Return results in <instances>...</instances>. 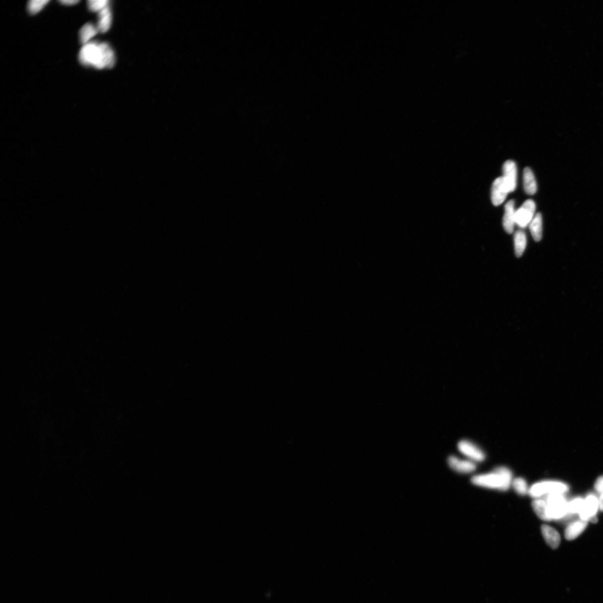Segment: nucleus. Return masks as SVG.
<instances>
[{
  "mask_svg": "<svg viewBox=\"0 0 603 603\" xmlns=\"http://www.w3.org/2000/svg\"><path fill=\"white\" fill-rule=\"evenodd\" d=\"M584 500L581 498H577L568 504V511L571 513H580L582 510Z\"/></svg>",
  "mask_w": 603,
  "mask_h": 603,
  "instance_id": "24",
  "label": "nucleus"
},
{
  "mask_svg": "<svg viewBox=\"0 0 603 603\" xmlns=\"http://www.w3.org/2000/svg\"><path fill=\"white\" fill-rule=\"evenodd\" d=\"M546 501L547 514L550 521L562 519L567 514L568 503L562 494L549 495Z\"/></svg>",
  "mask_w": 603,
  "mask_h": 603,
  "instance_id": "2",
  "label": "nucleus"
},
{
  "mask_svg": "<svg viewBox=\"0 0 603 603\" xmlns=\"http://www.w3.org/2000/svg\"><path fill=\"white\" fill-rule=\"evenodd\" d=\"M48 3V0H31L28 3V12L32 15L38 13Z\"/></svg>",
  "mask_w": 603,
  "mask_h": 603,
  "instance_id": "20",
  "label": "nucleus"
},
{
  "mask_svg": "<svg viewBox=\"0 0 603 603\" xmlns=\"http://www.w3.org/2000/svg\"><path fill=\"white\" fill-rule=\"evenodd\" d=\"M471 483L477 486L505 491L503 479L495 470L491 473L473 477Z\"/></svg>",
  "mask_w": 603,
  "mask_h": 603,
  "instance_id": "4",
  "label": "nucleus"
},
{
  "mask_svg": "<svg viewBox=\"0 0 603 603\" xmlns=\"http://www.w3.org/2000/svg\"><path fill=\"white\" fill-rule=\"evenodd\" d=\"M568 488L564 484L556 482H542L536 483L529 489V493L533 498H540L544 495L562 494Z\"/></svg>",
  "mask_w": 603,
  "mask_h": 603,
  "instance_id": "3",
  "label": "nucleus"
},
{
  "mask_svg": "<svg viewBox=\"0 0 603 603\" xmlns=\"http://www.w3.org/2000/svg\"><path fill=\"white\" fill-rule=\"evenodd\" d=\"M595 489L600 494L603 492V476L597 478L595 484Z\"/></svg>",
  "mask_w": 603,
  "mask_h": 603,
  "instance_id": "25",
  "label": "nucleus"
},
{
  "mask_svg": "<svg viewBox=\"0 0 603 603\" xmlns=\"http://www.w3.org/2000/svg\"><path fill=\"white\" fill-rule=\"evenodd\" d=\"M79 60L85 66L98 69L112 68L116 57L114 51L107 42L90 41L83 46L79 53Z\"/></svg>",
  "mask_w": 603,
  "mask_h": 603,
  "instance_id": "1",
  "label": "nucleus"
},
{
  "mask_svg": "<svg viewBox=\"0 0 603 603\" xmlns=\"http://www.w3.org/2000/svg\"><path fill=\"white\" fill-rule=\"evenodd\" d=\"M536 204L534 201L528 200L515 212V223L521 228H525L534 219Z\"/></svg>",
  "mask_w": 603,
  "mask_h": 603,
  "instance_id": "5",
  "label": "nucleus"
},
{
  "mask_svg": "<svg viewBox=\"0 0 603 603\" xmlns=\"http://www.w3.org/2000/svg\"><path fill=\"white\" fill-rule=\"evenodd\" d=\"M79 2L78 0H62V1L59 2L62 4L65 5H73Z\"/></svg>",
  "mask_w": 603,
  "mask_h": 603,
  "instance_id": "26",
  "label": "nucleus"
},
{
  "mask_svg": "<svg viewBox=\"0 0 603 603\" xmlns=\"http://www.w3.org/2000/svg\"><path fill=\"white\" fill-rule=\"evenodd\" d=\"M588 524V521L582 520L573 522L569 525L565 530V538L569 541L575 539L582 534Z\"/></svg>",
  "mask_w": 603,
  "mask_h": 603,
  "instance_id": "13",
  "label": "nucleus"
},
{
  "mask_svg": "<svg viewBox=\"0 0 603 603\" xmlns=\"http://www.w3.org/2000/svg\"><path fill=\"white\" fill-rule=\"evenodd\" d=\"M541 531L547 545L553 549L557 548L561 542V537L558 532L546 525L542 526Z\"/></svg>",
  "mask_w": 603,
  "mask_h": 603,
  "instance_id": "12",
  "label": "nucleus"
},
{
  "mask_svg": "<svg viewBox=\"0 0 603 603\" xmlns=\"http://www.w3.org/2000/svg\"><path fill=\"white\" fill-rule=\"evenodd\" d=\"M108 0H90L88 7L91 12L99 13L109 5Z\"/></svg>",
  "mask_w": 603,
  "mask_h": 603,
  "instance_id": "21",
  "label": "nucleus"
},
{
  "mask_svg": "<svg viewBox=\"0 0 603 603\" xmlns=\"http://www.w3.org/2000/svg\"><path fill=\"white\" fill-rule=\"evenodd\" d=\"M524 185L528 195H533L537 191V184L534 174L530 168H526L524 171Z\"/></svg>",
  "mask_w": 603,
  "mask_h": 603,
  "instance_id": "15",
  "label": "nucleus"
},
{
  "mask_svg": "<svg viewBox=\"0 0 603 603\" xmlns=\"http://www.w3.org/2000/svg\"><path fill=\"white\" fill-rule=\"evenodd\" d=\"M513 488L516 493L521 495H525L529 493L527 484L524 478H518L514 479L513 482Z\"/></svg>",
  "mask_w": 603,
  "mask_h": 603,
  "instance_id": "22",
  "label": "nucleus"
},
{
  "mask_svg": "<svg viewBox=\"0 0 603 603\" xmlns=\"http://www.w3.org/2000/svg\"><path fill=\"white\" fill-rule=\"evenodd\" d=\"M98 33L99 31L97 26L91 23L85 24L79 31L80 42L83 46L87 44Z\"/></svg>",
  "mask_w": 603,
  "mask_h": 603,
  "instance_id": "16",
  "label": "nucleus"
},
{
  "mask_svg": "<svg viewBox=\"0 0 603 603\" xmlns=\"http://www.w3.org/2000/svg\"><path fill=\"white\" fill-rule=\"evenodd\" d=\"M598 508L599 500L593 495H590L584 500L583 509L579 513L581 519L596 524L597 522L596 513Z\"/></svg>",
  "mask_w": 603,
  "mask_h": 603,
  "instance_id": "6",
  "label": "nucleus"
},
{
  "mask_svg": "<svg viewBox=\"0 0 603 603\" xmlns=\"http://www.w3.org/2000/svg\"><path fill=\"white\" fill-rule=\"evenodd\" d=\"M448 464L451 469L460 473H470L476 469V465L473 462L461 460L454 456L449 457Z\"/></svg>",
  "mask_w": 603,
  "mask_h": 603,
  "instance_id": "10",
  "label": "nucleus"
},
{
  "mask_svg": "<svg viewBox=\"0 0 603 603\" xmlns=\"http://www.w3.org/2000/svg\"><path fill=\"white\" fill-rule=\"evenodd\" d=\"M509 192L508 188L503 177L494 181L492 188V201L494 206L501 204L505 200Z\"/></svg>",
  "mask_w": 603,
  "mask_h": 603,
  "instance_id": "8",
  "label": "nucleus"
},
{
  "mask_svg": "<svg viewBox=\"0 0 603 603\" xmlns=\"http://www.w3.org/2000/svg\"><path fill=\"white\" fill-rule=\"evenodd\" d=\"M458 449L463 455L471 460L483 461L485 459L486 455L484 452L469 441L464 440L460 441Z\"/></svg>",
  "mask_w": 603,
  "mask_h": 603,
  "instance_id": "7",
  "label": "nucleus"
},
{
  "mask_svg": "<svg viewBox=\"0 0 603 603\" xmlns=\"http://www.w3.org/2000/svg\"><path fill=\"white\" fill-rule=\"evenodd\" d=\"M515 211L514 202L510 200L505 204V213L503 220L504 230L508 234L513 232L514 226L515 223Z\"/></svg>",
  "mask_w": 603,
  "mask_h": 603,
  "instance_id": "11",
  "label": "nucleus"
},
{
  "mask_svg": "<svg viewBox=\"0 0 603 603\" xmlns=\"http://www.w3.org/2000/svg\"><path fill=\"white\" fill-rule=\"evenodd\" d=\"M495 470L498 471L502 477L504 482L505 491H507L510 487L511 478H512V475H511L510 470L505 467H499Z\"/></svg>",
  "mask_w": 603,
  "mask_h": 603,
  "instance_id": "23",
  "label": "nucleus"
},
{
  "mask_svg": "<svg viewBox=\"0 0 603 603\" xmlns=\"http://www.w3.org/2000/svg\"><path fill=\"white\" fill-rule=\"evenodd\" d=\"M530 229L535 241H540L542 236V218L540 213L535 214L530 223Z\"/></svg>",
  "mask_w": 603,
  "mask_h": 603,
  "instance_id": "17",
  "label": "nucleus"
},
{
  "mask_svg": "<svg viewBox=\"0 0 603 603\" xmlns=\"http://www.w3.org/2000/svg\"><path fill=\"white\" fill-rule=\"evenodd\" d=\"M98 18L97 28L100 33H105L110 29L112 24V13L109 5L99 13Z\"/></svg>",
  "mask_w": 603,
  "mask_h": 603,
  "instance_id": "14",
  "label": "nucleus"
},
{
  "mask_svg": "<svg viewBox=\"0 0 603 603\" xmlns=\"http://www.w3.org/2000/svg\"><path fill=\"white\" fill-rule=\"evenodd\" d=\"M503 179L507 184L509 192H513L516 186V167L512 160H507L503 167Z\"/></svg>",
  "mask_w": 603,
  "mask_h": 603,
  "instance_id": "9",
  "label": "nucleus"
},
{
  "mask_svg": "<svg viewBox=\"0 0 603 603\" xmlns=\"http://www.w3.org/2000/svg\"><path fill=\"white\" fill-rule=\"evenodd\" d=\"M599 508L601 511H603V492L601 494L600 497L599 498Z\"/></svg>",
  "mask_w": 603,
  "mask_h": 603,
  "instance_id": "27",
  "label": "nucleus"
},
{
  "mask_svg": "<svg viewBox=\"0 0 603 603\" xmlns=\"http://www.w3.org/2000/svg\"><path fill=\"white\" fill-rule=\"evenodd\" d=\"M527 244L526 235L524 231H516L514 234L515 254L520 257L524 254Z\"/></svg>",
  "mask_w": 603,
  "mask_h": 603,
  "instance_id": "18",
  "label": "nucleus"
},
{
  "mask_svg": "<svg viewBox=\"0 0 603 603\" xmlns=\"http://www.w3.org/2000/svg\"><path fill=\"white\" fill-rule=\"evenodd\" d=\"M532 507L538 518L545 521H550L547 514V503L543 499H535L532 502Z\"/></svg>",
  "mask_w": 603,
  "mask_h": 603,
  "instance_id": "19",
  "label": "nucleus"
}]
</instances>
